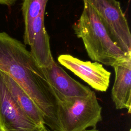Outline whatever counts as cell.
Returning <instances> with one entry per match:
<instances>
[{
  "label": "cell",
  "instance_id": "obj_1",
  "mask_svg": "<svg viewBox=\"0 0 131 131\" xmlns=\"http://www.w3.org/2000/svg\"><path fill=\"white\" fill-rule=\"evenodd\" d=\"M0 71L26 93L52 131H60L56 100L42 68L21 41L0 32Z\"/></svg>",
  "mask_w": 131,
  "mask_h": 131
},
{
  "label": "cell",
  "instance_id": "obj_2",
  "mask_svg": "<svg viewBox=\"0 0 131 131\" xmlns=\"http://www.w3.org/2000/svg\"><path fill=\"white\" fill-rule=\"evenodd\" d=\"M79 19L73 26L77 36L81 38L89 57L93 60L113 66L127 53L111 38L94 9L86 2Z\"/></svg>",
  "mask_w": 131,
  "mask_h": 131
},
{
  "label": "cell",
  "instance_id": "obj_3",
  "mask_svg": "<svg viewBox=\"0 0 131 131\" xmlns=\"http://www.w3.org/2000/svg\"><path fill=\"white\" fill-rule=\"evenodd\" d=\"M57 118L62 131H83L96 128L102 121V107L95 93L92 91L86 97L57 98Z\"/></svg>",
  "mask_w": 131,
  "mask_h": 131
},
{
  "label": "cell",
  "instance_id": "obj_4",
  "mask_svg": "<svg viewBox=\"0 0 131 131\" xmlns=\"http://www.w3.org/2000/svg\"><path fill=\"white\" fill-rule=\"evenodd\" d=\"M94 9L112 40L126 53H131V35L127 20L117 0H82Z\"/></svg>",
  "mask_w": 131,
  "mask_h": 131
},
{
  "label": "cell",
  "instance_id": "obj_5",
  "mask_svg": "<svg viewBox=\"0 0 131 131\" xmlns=\"http://www.w3.org/2000/svg\"><path fill=\"white\" fill-rule=\"evenodd\" d=\"M19 107L6 87L0 71V127L4 131H42Z\"/></svg>",
  "mask_w": 131,
  "mask_h": 131
},
{
  "label": "cell",
  "instance_id": "obj_6",
  "mask_svg": "<svg viewBox=\"0 0 131 131\" xmlns=\"http://www.w3.org/2000/svg\"><path fill=\"white\" fill-rule=\"evenodd\" d=\"M58 62L72 72L96 91L105 92L108 89L111 73L98 62L84 61L69 54L58 57Z\"/></svg>",
  "mask_w": 131,
  "mask_h": 131
},
{
  "label": "cell",
  "instance_id": "obj_7",
  "mask_svg": "<svg viewBox=\"0 0 131 131\" xmlns=\"http://www.w3.org/2000/svg\"><path fill=\"white\" fill-rule=\"evenodd\" d=\"M43 71L55 99L84 97L92 90L71 77L55 60Z\"/></svg>",
  "mask_w": 131,
  "mask_h": 131
},
{
  "label": "cell",
  "instance_id": "obj_8",
  "mask_svg": "<svg viewBox=\"0 0 131 131\" xmlns=\"http://www.w3.org/2000/svg\"><path fill=\"white\" fill-rule=\"evenodd\" d=\"M115 73L112 99L118 110L131 112V53H127L112 66Z\"/></svg>",
  "mask_w": 131,
  "mask_h": 131
},
{
  "label": "cell",
  "instance_id": "obj_9",
  "mask_svg": "<svg viewBox=\"0 0 131 131\" xmlns=\"http://www.w3.org/2000/svg\"><path fill=\"white\" fill-rule=\"evenodd\" d=\"M45 12L41 13L33 21L28 45L30 52L38 64L43 68L54 60L50 49V39L45 26Z\"/></svg>",
  "mask_w": 131,
  "mask_h": 131
},
{
  "label": "cell",
  "instance_id": "obj_10",
  "mask_svg": "<svg viewBox=\"0 0 131 131\" xmlns=\"http://www.w3.org/2000/svg\"><path fill=\"white\" fill-rule=\"evenodd\" d=\"M1 72L4 82L17 104L36 124L41 127H45L46 125L43 117L35 103L13 79Z\"/></svg>",
  "mask_w": 131,
  "mask_h": 131
},
{
  "label": "cell",
  "instance_id": "obj_11",
  "mask_svg": "<svg viewBox=\"0 0 131 131\" xmlns=\"http://www.w3.org/2000/svg\"><path fill=\"white\" fill-rule=\"evenodd\" d=\"M48 0H24L21 11L24 21V42L28 43L33 20L42 12L46 11Z\"/></svg>",
  "mask_w": 131,
  "mask_h": 131
},
{
  "label": "cell",
  "instance_id": "obj_12",
  "mask_svg": "<svg viewBox=\"0 0 131 131\" xmlns=\"http://www.w3.org/2000/svg\"><path fill=\"white\" fill-rule=\"evenodd\" d=\"M17 0H0V5H5L8 7L12 6Z\"/></svg>",
  "mask_w": 131,
  "mask_h": 131
},
{
  "label": "cell",
  "instance_id": "obj_13",
  "mask_svg": "<svg viewBox=\"0 0 131 131\" xmlns=\"http://www.w3.org/2000/svg\"><path fill=\"white\" fill-rule=\"evenodd\" d=\"M83 131H99L98 129H96V128H91V129H85V130H83Z\"/></svg>",
  "mask_w": 131,
  "mask_h": 131
},
{
  "label": "cell",
  "instance_id": "obj_14",
  "mask_svg": "<svg viewBox=\"0 0 131 131\" xmlns=\"http://www.w3.org/2000/svg\"><path fill=\"white\" fill-rule=\"evenodd\" d=\"M42 131H52V130H50V129H49L46 126L43 128V129L42 130Z\"/></svg>",
  "mask_w": 131,
  "mask_h": 131
},
{
  "label": "cell",
  "instance_id": "obj_15",
  "mask_svg": "<svg viewBox=\"0 0 131 131\" xmlns=\"http://www.w3.org/2000/svg\"><path fill=\"white\" fill-rule=\"evenodd\" d=\"M0 131H4L3 129L1 127H0Z\"/></svg>",
  "mask_w": 131,
  "mask_h": 131
},
{
  "label": "cell",
  "instance_id": "obj_16",
  "mask_svg": "<svg viewBox=\"0 0 131 131\" xmlns=\"http://www.w3.org/2000/svg\"><path fill=\"white\" fill-rule=\"evenodd\" d=\"M128 131H131V129H129V130Z\"/></svg>",
  "mask_w": 131,
  "mask_h": 131
}]
</instances>
